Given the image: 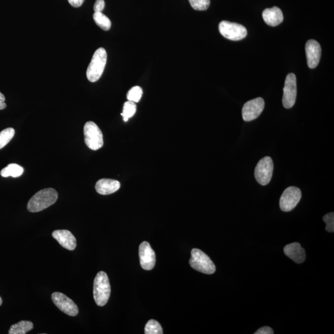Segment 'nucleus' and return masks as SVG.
<instances>
[{"instance_id":"1","label":"nucleus","mask_w":334,"mask_h":334,"mask_svg":"<svg viewBox=\"0 0 334 334\" xmlns=\"http://www.w3.org/2000/svg\"><path fill=\"white\" fill-rule=\"evenodd\" d=\"M58 200L57 191L53 188L40 190L32 196L27 204L28 211L38 213L54 205Z\"/></svg>"},{"instance_id":"2","label":"nucleus","mask_w":334,"mask_h":334,"mask_svg":"<svg viewBox=\"0 0 334 334\" xmlns=\"http://www.w3.org/2000/svg\"><path fill=\"white\" fill-rule=\"evenodd\" d=\"M94 298L96 304L104 307L108 302L111 293L108 275L101 271L97 274L94 282Z\"/></svg>"},{"instance_id":"3","label":"nucleus","mask_w":334,"mask_h":334,"mask_svg":"<svg viewBox=\"0 0 334 334\" xmlns=\"http://www.w3.org/2000/svg\"><path fill=\"white\" fill-rule=\"evenodd\" d=\"M107 54L104 48H99L94 53L86 71V76L91 83H95L101 78L107 64Z\"/></svg>"},{"instance_id":"4","label":"nucleus","mask_w":334,"mask_h":334,"mask_svg":"<svg viewBox=\"0 0 334 334\" xmlns=\"http://www.w3.org/2000/svg\"><path fill=\"white\" fill-rule=\"evenodd\" d=\"M191 267L196 271L206 274H213L216 272V266L207 254L199 249H193L191 251L190 260Z\"/></svg>"},{"instance_id":"5","label":"nucleus","mask_w":334,"mask_h":334,"mask_svg":"<svg viewBox=\"0 0 334 334\" xmlns=\"http://www.w3.org/2000/svg\"><path fill=\"white\" fill-rule=\"evenodd\" d=\"M84 141L89 149L97 150L103 147V134L101 130L93 121H88L84 127Z\"/></svg>"},{"instance_id":"6","label":"nucleus","mask_w":334,"mask_h":334,"mask_svg":"<svg viewBox=\"0 0 334 334\" xmlns=\"http://www.w3.org/2000/svg\"><path fill=\"white\" fill-rule=\"evenodd\" d=\"M219 29L224 37L233 41L243 39L248 34L246 27L243 25L226 21L220 22Z\"/></svg>"},{"instance_id":"7","label":"nucleus","mask_w":334,"mask_h":334,"mask_svg":"<svg viewBox=\"0 0 334 334\" xmlns=\"http://www.w3.org/2000/svg\"><path fill=\"white\" fill-rule=\"evenodd\" d=\"M274 163L270 157H265L257 163L254 170V177L260 185H268L272 179Z\"/></svg>"},{"instance_id":"8","label":"nucleus","mask_w":334,"mask_h":334,"mask_svg":"<svg viewBox=\"0 0 334 334\" xmlns=\"http://www.w3.org/2000/svg\"><path fill=\"white\" fill-rule=\"evenodd\" d=\"M302 198V191L299 188L290 187L282 193L280 199V208L282 211L290 212L294 209Z\"/></svg>"},{"instance_id":"9","label":"nucleus","mask_w":334,"mask_h":334,"mask_svg":"<svg viewBox=\"0 0 334 334\" xmlns=\"http://www.w3.org/2000/svg\"><path fill=\"white\" fill-rule=\"evenodd\" d=\"M297 78L293 73H290L285 79L282 103L285 109H291L297 99Z\"/></svg>"},{"instance_id":"10","label":"nucleus","mask_w":334,"mask_h":334,"mask_svg":"<svg viewBox=\"0 0 334 334\" xmlns=\"http://www.w3.org/2000/svg\"><path fill=\"white\" fill-rule=\"evenodd\" d=\"M265 103L261 98L247 102L242 109V117L244 121H251L258 118L264 109Z\"/></svg>"},{"instance_id":"11","label":"nucleus","mask_w":334,"mask_h":334,"mask_svg":"<svg viewBox=\"0 0 334 334\" xmlns=\"http://www.w3.org/2000/svg\"><path fill=\"white\" fill-rule=\"evenodd\" d=\"M52 300L58 309L70 316L78 315L79 310L73 301L67 296L60 292H54L52 295Z\"/></svg>"},{"instance_id":"12","label":"nucleus","mask_w":334,"mask_h":334,"mask_svg":"<svg viewBox=\"0 0 334 334\" xmlns=\"http://www.w3.org/2000/svg\"><path fill=\"white\" fill-rule=\"evenodd\" d=\"M140 264L142 269L150 271L154 268L156 257L154 250L147 241L142 242L139 249Z\"/></svg>"},{"instance_id":"13","label":"nucleus","mask_w":334,"mask_h":334,"mask_svg":"<svg viewBox=\"0 0 334 334\" xmlns=\"http://www.w3.org/2000/svg\"><path fill=\"white\" fill-rule=\"evenodd\" d=\"M306 55L308 65L310 68L317 67L321 57V47L320 43L315 40H310L306 43Z\"/></svg>"},{"instance_id":"14","label":"nucleus","mask_w":334,"mask_h":334,"mask_svg":"<svg viewBox=\"0 0 334 334\" xmlns=\"http://www.w3.org/2000/svg\"><path fill=\"white\" fill-rule=\"evenodd\" d=\"M52 236L61 246L68 250L73 251L77 246L75 236L67 230H55L52 233Z\"/></svg>"},{"instance_id":"15","label":"nucleus","mask_w":334,"mask_h":334,"mask_svg":"<svg viewBox=\"0 0 334 334\" xmlns=\"http://www.w3.org/2000/svg\"><path fill=\"white\" fill-rule=\"evenodd\" d=\"M284 251L285 254L296 263H303L305 261V251L300 243H293L288 244L285 246Z\"/></svg>"},{"instance_id":"16","label":"nucleus","mask_w":334,"mask_h":334,"mask_svg":"<svg viewBox=\"0 0 334 334\" xmlns=\"http://www.w3.org/2000/svg\"><path fill=\"white\" fill-rule=\"evenodd\" d=\"M262 17L265 22L272 27L277 26L284 21L282 10L277 6L264 9L262 12Z\"/></svg>"},{"instance_id":"17","label":"nucleus","mask_w":334,"mask_h":334,"mask_svg":"<svg viewBox=\"0 0 334 334\" xmlns=\"http://www.w3.org/2000/svg\"><path fill=\"white\" fill-rule=\"evenodd\" d=\"M120 188L118 181L104 178L99 180L96 185L97 192L102 195H109L115 193Z\"/></svg>"},{"instance_id":"18","label":"nucleus","mask_w":334,"mask_h":334,"mask_svg":"<svg viewBox=\"0 0 334 334\" xmlns=\"http://www.w3.org/2000/svg\"><path fill=\"white\" fill-rule=\"evenodd\" d=\"M34 328V325L29 321H21L12 325L9 334H25Z\"/></svg>"},{"instance_id":"19","label":"nucleus","mask_w":334,"mask_h":334,"mask_svg":"<svg viewBox=\"0 0 334 334\" xmlns=\"http://www.w3.org/2000/svg\"><path fill=\"white\" fill-rule=\"evenodd\" d=\"M23 172H24L23 167L16 164H11L4 168L0 173H1L2 177H12L17 178L21 176Z\"/></svg>"},{"instance_id":"20","label":"nucleus","mask_w":334,"mask_h":334,"mask_svg":"<svg viewBox=\"0 0 334 334\" xmlns=\"http://www.w3.org/2000/svg\"><path fill=\"white\" fill-rule=\"evenodd\" d=\"M93 19L96 24L104 30H109L111 29V22L109 17L106 16L102 12H95L93 15Z\"/></svg>"},{"instance_id":"21","label":"nucleus","mask_w":334,"mask_h":334,"mask_svg":"<svg viewBox=\"0 0 334 334\" xmlns=\"http://www.w3.org/2000/svg\"><path fill=\"white\" fill-rule=\"evenodd\" d=\"M136 112V105L133 102L127 101L124 104L123 113L121 115L123 116L124 121H128L129 118L134 115Z\"/></svg>"},{"instance_id":"22","label":"nucleus","mask_w":334,"mask_h":334,"mask_svg":"<svg viewBox=\"0 0 334 334\" xmlns=\"http://www.w3.org/2000/svg\"><path fill=\"white\" fill-rule=\"evenodd\" d=\"M14 129L12 127H8L0 132V149L9 143L14 137Z\"/></svg>"},{"instance_id":"23","label":"nucleus","mask_w":334,"mask_h":334,"mask_svg":"<svg viewBox=\"0 0 334 334\" xmlns=\"http://www.w3.org/2000/svg\"><path fill=\"white\" fill-rule=\"evenodd\" d=\"M145 334H163V330L161 325L159 322L154 320L148 321L145 326Z\"/></svg>"},{"instance_id":"24","label":"nucleus","mask_w":334,"mask_h":334,"mask_svg":"<svg viewBox=\"0 0 334 334\" xmlns=\"http://www.w3.org/2000/svg\"><path fill=\"white\" fill-rule=\"evenodd\" d=\"M142 94V89L139 86H134L128 91L127 94V99L128 101L133 102L134 103H139L141 100Z\"/></svg>"},{"instance_id":"25","label":"nucleus","mask_w":334,"mask_h":334,"mask_svg":"<svg viewBox=\"0 0 334 334\" xmlns=\"http://www.w3.org/2000/svg\"><path fill=\"white\" fill-rule=\"evenodd\" d=\"M191 7L197 11H206L209 8L211 0H189Z\"/></svg>"},{"instance_id":"26","label":"nucleus","mask_w":334,"mask_h":334,"mask_svg":"<svg viewBox=\"0 0 334 334\" xmlns=\"http://www.w3.org/2000/svg\"><path fill=\"white\" fill-rule=\"evenodd\" d=\"M323 221L326 224V230L328 232L334 231V213H329L323 217Z\"/></svg>"},{"instance_id":"27","label":"nucleus","mask_w":334,"mask_h":334,"mask_svg":"<svg viewBox=\"0 0 334 334\" xmlns=\"http://www.w3.org/2000/svg\"><path fill=\"white\" fill-rule=\"evenodd\" d=\"M105 7L104 0H97L94 4V10L95 12H102Z\"/></svg>"},{"instance_id":"28","label":"nucleus","mask_w":334,"mask_h":334,"mask_svg":"<svg viewBox=\"0 0 334 334\" xmlns=\"http://www.w3.org/2000/svg\"><path fill=\"white\" fill-rule=\"evenodd\" d=\"M274 334V331L270 327H267V326H264L260 328L259 330H257L256 333H254V334Z\"/></svg>"},{"instance_id":"29","label":"nucleus","mask_w":334,"mask_h":334,"mask_svg":"<svg viewBox=\"0 0 334 334\" xmlns=\"http://www.w3.org/2000/svg\"><path fill=\"white\" fill-rule=\"evenodd\" d=\"M69 3L74 7H79L83 4L84 0H68Z\"/></svg>"},{"instance_id":"30","label":"nucleus","mask_w":334,"mask_h":334,"mask_svg":"<svg viewBox=\"0 0 334 334\" xmlns=\"http://www.w3.org/2000/svg\"><path fill=\"white\" fill-rule=\"evenodd\" d=\"M6 107L5 104V97L2 93H0V110H3Z\"/></svg>"},{"instance_id":"31","label":"nucleus","mask_w":334,"mask_h":334,"mask_svg":"<svg viewBox=\"0 0 334 334\" xmlns=\"http://www.w3.org/2000/svg\"><path fill=\"white\" fill-rule=\"evenodd\" d=\"M2 301L1 298V297H0V306H1L2 305Z\"/></svg>"}]
</instances>
